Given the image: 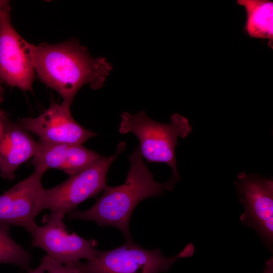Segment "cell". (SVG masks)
<instances>
[{"label":"cell","instance_id":"obj_14","mask_svg":"<svg viewBox=\"0 0 273 273\" xmlns=\"http://www.w3.org/2000/svg\"><path fill=\"white\" fill-rule=\"evenodd\" d=\"M68 145L39 140L33 159L34 167L44 171L50 168L61 170L65 162Z\"/></svg>","mask_w":273,"mask_h":273},{"label":"cell","instance_id":"obj_13","mask_svg":"<svg viewBox=\"0 0 273 273\" xmlns=\"http://www.w3.org/2000/svg\"><path fill=\"white\" fill-rule=\"evenodd\" d=\"M9 230L10 225L0 223V263L12 264L28 270L32 256L13 240Z\"/></svg>","mask_w":273,"mask_h":273},{"label":"cell","instance_id":"obj_5","mask_svg":"<svg viewBox=\"0 0 273 273\" xmlns=\"http://www.w3.org/2000/svg\"><path fill=\"white\" fill-rule=\"evenodd\" d=\"M122 142L117 146L115 154L103 156L85 170L71 175L67 180L51 189H44L43 210L65 215L75 210L79 204L97 196L107 186L106 175L112 162L125 148Z\"/></svg>","mask_w":273,"mask_h":273},{"label":"cell","instance_id":"obj_15","mask_svg":"<svg viewBox=\"0 0 273 273\" xmlns=\"http://www.w3.org/2000/svg\"><path fill=\"white\" fill-rule=\"evenodd\" d=\"M102 157L81 144H69L61 170L71 176L89 167Z\"/></svg>","mask_w":273,"mask_h":273},{"label":"cell","instance_id":"obj_10","mask_svg":"<svg viewBox=\"0 0 273 273\" xmlns=\"http://www.w3.org/2000/svg\"><path fill=\"white\" fill-rule=\"evenodd\" d=\"M70 106L62 102L52 103L37 117L24 118L19 123L40 141L66 144H82L97 134L78 123L72 117Z\"/></svg>","mask_w":273,"mask_h":273},{"label":"cell","instance_id":"obj_1","mask_svg":"<svg viewBox=\"0 0 273 273\" xmlns=\"http://www.w3.org/2000/svg\"><path fill=\"white\" fill-rule=\"evenodd\" d=\"M22 43L40 80L69 106L83 85L88 84L94 89L101 87L112 69L105 58L92 57L75 39L36 46L23 39Z\"/></svg>","mask_w":273,"mask_h":273},{"label":"cell","instance_id":"obj_9","mask_svg":"<svg viewBox=\"0 0 273 273\" xmlns=\"http://www.w3.org/2000/svg\"><path fill=\"white\" fill-rule=\"evenodd\" d=\"M10 8L0 9V82L24 92L32 90L35 71L12 24Z\"/></svg>","mask_w":273,"mask_h":273},{"label":"cell","instance_id":"obj_4","mask_svg":"<svg viewBox=\"0 0 273 273\" xmlns=\"http://www.w3.org/2000/svg\"><path fill=\"white\" fill-rule=\"evenodd\" d=\"M194 252V245L189 244L177 254L166 257L158 248L145 249L131 240L112 250H97L93 260L83 263V268L84 273L165 272L177 260Z\"/></svg>","mask_w":273,"mask_h":273},{"label":"cell","instance_id":"obj_2","mask_svg":"<svg viewBox=\"0 0 273 273\" xmlns=\"http://www.w3.org/2000/svg\"><path fill=\"white\" fill-rule=\"evenodd\" d=\"M130 168L125 182L120 186H106L103 193L89 209L74 210L69 213L68 219L92 220L99 226L118 228L126 241L131 240L129 225L132 212L144 199L163 194L171 190L178 181L172 175L163 183L154 179L153 174L144 164L139 146L129 156Z\"/></svg>","mask_w":273,"mask_h":273},{"label":"cell","instance_id":"obj_11","mask_svg":"<svg viewBox=\"0 0 273 273\" xmlns=\"http://www.w3.org/2000/svg\"><path fill=\"white\" fill-rule=\"evenodd\" d=\"M33 140L19 123L9 121L0 139V175L12 180L18 167L31 157L37 149Z\"/></svg>","mask_w":273,"mask_h":273},{"label":"cell","instance_id":"obj_20","mask_svg":"<svg viewBox=\"0 0 273 273\" xmlns=\"http://www.w3.org/2000/svg\"><path fill=\"white\" fill-rule=\"evenodd\" d=\"M4 96V89L2 86V83L0 82V103H1L3 100Z\"/></svg>","mask_w":273,"mask_h":273},{"label":"cell","instance_id":"obj_6","mask_svg":"<svg viewBox=\"0 0 273 273\" xmlns=\"http://www.w3.org/2000/svg\"><path fill=\"white\" fill-rule=\"evenodd\" d=\"M65 215L51 212L46 215L43 225L38 226L31 233L33 247L43 249L47 255L62 263L76 262L81 259H94L98 242L87 240L76 233H69L63 219Z\"/></svg>","mask_w":273,"mask_h":273},{"label":"cell","instance_id":"obj_7","mask_svg":"<svg viewBox=\"0 0 273 273\" xmlns=\"http://www.w3.org/2000/svg\"><path fill=\"white\" fill-rule=\"evenodd\" d=\"M245 212L240 219L254 228L267 246L273 240V181L256 175L241 172L235 181Z\"/></svg>","mask_w":273,"mask_h":273},{"label":"cell","instance_id":"obj_8","mask_svg":"<svg viewBox=\"0 0 273 273\" xmlns=\"http://www.w3.org/2000/svg\"><path fill=\"white\" fill-rule=\"evenodd\" d=\"M46 171L34 172L0 196V223L24 228L30 234L37 226L35 219L43 210L41 179Z\"/></svg>","mask_w":273,"mask_h":273},{"label":"cell","instance_id":"obj_18","mask_svg":"<svg viewBox=\"0 0 273 273\" xmlns=\"http://www.w3.org/2000/svg\"><path fill=\"white\" fill-rule=\"evenodd\" d=\"M263 273H273V259L272 257L266 260Z\"/></svg>","mask_w":273,"mask_h":273},{"label":"cell","instance_id":"obj_16","mask_svg":"<svg viewBox=\"0 0 273 273\" xmlns=\"http://www.w3.org/2000/svg\"><path fill=\"white\" fill-rule=\"evenodd\" d=\"M41 261L43 263L48 273H84L83 263L80 261L62 263L46 255Z\"/></svg>","mask_w":273,"mask_h":273},{"label":"cell","instance_id":"obj_17","mask_svg":"<svg viewBox=\"0 0 273 273\" xmlns=\"http://www.w3.org/2000/svg\"><path fill=\"white\" fill-rule=\"evenodd\" d=\"M9 121V119L6 113L0 110V139L4 133L7 123Z\"/></svg>","mask_w":273,"mask_h":273},{"label":"cell","instance_id":"obj_12","mask_svg":"<svg viewBox=\"0 0 273 273\" xmlns=\"http://www.w3.org/2000/svg\"><path fill=\"white\" fill-rule=\"evenodd\" d=\"M246 13L244 32L250 37L267 40L273 47V2L270 0H237Z\"/></svg>","mask_w":273,"mask_h":273},{"label":"cell","instance_id":"obj_19","mask_svg":"<svg viewBox=\"0 0 273 273\" xmlns=\"http://www.w3.org/2000/svg\"><path fill=\"white\" fill-rule=\"evenodd\" d=\"M46 269L43 263L41 261L40 264L34 269L28 270L27 273H44Z\"/></svg>","mask_w":273,"mask_h":273},{"label":"cell","instance_id":"obj_3","mask_svg":"<svg viewBox=\"0 0 273 273\" xmlns=\"http://www.w3.org/2000/svg\"><path fill=\"white\" fill-rule=\"evenodd\" d=\"M192 130L189 120L178 114L171 115L170 123H162L151 119L143 111L134 115L122 113L119 126L120 133L131 132L136 135L142 156L147 163H166L177 180L179 175L175 155L177 139L186 138Z\"/></svg>","mask_w":273,"mask_h":273}]
</instances>
